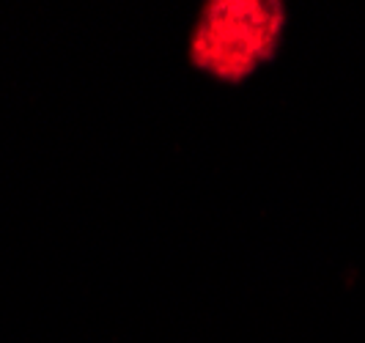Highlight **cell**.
<instances>
[{"label": "cell", "instance_id": "cell-1", "mask_svg": "<svg viewBox=\"0 0 365 343\" xmlns=\"http://www.w3.org/2000/svg\"><path fill=\"white\" fill-rule=\"evenodd\" d=\"M283 3H206L190 34V61L222 83H242L269 63L286 31Z\"/></svg>", "mask_w": 365, "mask_h": 343}]
</instances>
